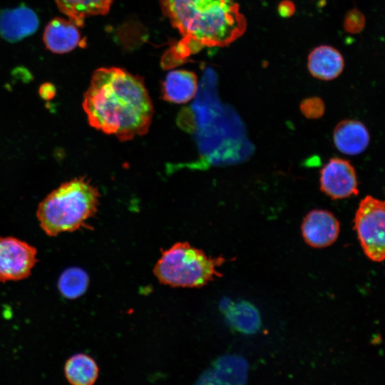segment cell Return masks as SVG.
Listing matches in <instances>:
<instances>
[{
	"instance_id": "1",
	"label": "cell",
	"mask_w": 385,
	"mask_h": 385,
	"mask_svg": "<svg viewBox=\"0 0 385 385\" xmlns=\"http://www.w3.org/2000/svg\"><path fill=\"white\" fill-rule=\"evenodd\" d=\"M83 108L93 128L122 141L145 134L153 115L143 79L117 67L93 72Z\"/></svg>"
},
{
	"instance_id": "2",
	"label": "cell",
	"mask_w": 385,
	"mask_h": 385,
	"mask_svg": "<svg viewBox=\"0 0 385 385\" xmlns=\"http://www.w3.org/2000/svg\"><path fill=\"white\" fill-rule=\"evenodd\" d=\"M160 4L182 36L168 51L175 61L205 47L227 46L246 30V19L235 0H160Z\"/></svg>"
},
{
	"instance_id": "3",
	"label": "cell",
	"mask_w": 385,
	"mask_h": 385,
	"mask_svg": "<svg viewBox=\"0 0 385 385\" xmlns=\"http://www.w3.org/2000/svg\"><path fill=\"white\" fill-rule=\"evenodd\" d=\"M98 199V190L83 178L64 183L39 204L40 226L49 236L76 230L95 214Z\"/></svg>"
},
{
	"instance_id": "4",
	"label": "cell",
	"mask_w": 385,
	"mask_h": 385,
	"mask_svg": "<svg viewBox=\"0 0 385 385\" xmlns=\"http://www.w3.org/2000/svg\"><path fill=\"white\" fill-rule=\"evenodd\" d=\"M227 259L212 257L187 242H177L162 252L153 273L158 281L173 287H202L220 277Z\"/></svg>"
},
{
	"instance_id": "5",
	"label": "cell",
	"mask_w": 385,
	"mask_h": 385,
	"mask_svg": "<svg viewBox=\"0 0 385 385\" xmlns=\"http://www.w3.org/2000/svg\"><path fill=\"white\" fill-rule=\"evenodd\" d=\"M384 202L371 195L362 199L354 219V229L365 255L380 262L385 254Z\"/></svg>"
},
{
	"instance_id": "6",
	"label": "cell",
	"mask_w": 385,
	"mask_h": 385,
	"mask_svg": "<svg viewBox=\"0 0 385 385\" xmlns=\"http://www.w3.org/2000/svg\"><path fill=\"white\" fill-rule=\"evenodd\" d=\"M36 249L12 237H0V282L19 281L28 277L35 266Z\"/></svg>"
},
{
	"instance_id": "7",
	"label": "cell",
	"mask_w": 385,
	"mask_h": 385,
	"mask_svg": "<svg viewBox=\"0 0 385 385\" xmlns=\"http://www.w3.org/2000/svg\"><path fill=\"white\" fill-rule=\"evenodd\" d=\"M320 189L332 199H344L359 193L354 166L343 158H331L320 170Z\"/></svg>"
},
{
	"instance_id": "8",
	"label": "cell",
	"mask_w": 385,
	"mask_h": 385,
	"mask_svg": "<svg viewBox=\"0 0 385 385\" xmlns=\"http://www.w3.org/2000/svg\"><path fill=\"white\" fill-rule=\"evenodd\" d=\"M302 235L305 242L315 248H322L333 244L340 232V225L332 212L315 209L304 217Z\"/></svg>"
},
{
	"instance_id": "9",
	"label": "cell",
	"mask_w": 385,
	"mask_h": 385,
	"mask_svg": "<svg viewBox=\"0 0 385 385\" xmlns=\"http://www.w3.org/2000/svg\"><path fill=\"white\" fill-rule=\"evenodd\" d=\"M38 24L36 14L25 6L0 12V36L9 42H16L32 35Z\"/></svg>"
},
{
	"instance_id": "10",
	"label": "cell",
	"mask_w": 385,
	"mask_h": 385,
	"mask_svg": "<svg viewBox=\"0 0 385 385\" xmlns=\"http://www.w3.org/2000/svg\"><path fill=\"white\" fill-rule=\"evenodd\" d=\"M336 148L342 153L356 155L368 147L370 135L366 127L360 121L346 119L335 127L333 134Z\"/></svg>"
},
{
	"instance_id": "11",
	"label": "cell",
	"mask_w": 385,
	"mask_h": 385,
	"mask_svg": "<svg viewBox=\"0 0 385 385\" xmlns=\"http://www.w3.org/2000/svg\"><path fill=\"white\" fill-rule=\"evenodd\" d=\"M78 26L70 20L55 18L43 32V39L46 48L55 53H65L73 50L81 40Z\"/></svg>"
},
{
	"instance_id": "12",
	"label": "cell",
	"mask_w": 385,
	"mask_h": 385,
	"mask_svg": "<svg viewBox=\"0 0 385 385\" xmlns=\"http://www.w3.org/2000/svg\"><path fill=\"white\" fill-rule=\"evenodd\" d=\"M344 67L342 53L335 48L322 45L314 48L308 56L307 68L312 76L323 81L337 78Z\"/></svg>"
},
{
	"instance_id": "13",
	"label": "cell",
	"mask_w": 385,
	"mask_h": 385,
	"mask_svg": "<svg viewBox=\"0 0 385 385\" xmlns=\"http://www.w3.org/2000/svg\"><path fill=\"white\" fill-rule=\"evenodd\" d=\"M197 90L196 75L186 70L170 71L163 83V98L174 103H185L192 99Z\"/></svg>"
},
{
	"instance_id": "14",
	"label": "cell",
	"mask_w": 385,
	"mask_h": 385,
	"mask_svg": "<svg viewBox=\"0 0 385 385\" xmlns=\"http://www.w3.org/2000/svg\"><path fill=\"white\" fill-rule=\"evenodd\" d=\"M113 0H54L58 9L77 26H83L86 18L104 15Z\"/></svg>"
},
{
	"instance_id": "15",
	"label": "cell",
	"mask_w": 385,
	"mask_h": 385,
	"mask_svg": "<svg viewBox=\"0 0 385 385\" xmlns=\"http://www.w3.org/2000/svg\"><path fill=\"white\" fill-rule=\"evenodd\" d=\"M98 367L95 360L85 354L70 357L64 366L65 376L73 385H91L98 376Z\"/></svg>"
},
{
	"instance_id": "16",
	"label": "cell",
	"mask_w": 385,
	"mask_h": 385,
	"mask_svg": "<svg viewBox=\"0 0 385 385\" xmlns=\"http://www.w3.org/2000/svg\"><path fill=\"white\" fill-rule=\"evenodd\" d=\"M226 318L232 328L247 334L255 332L260 324L257 309L247 302L230 306L226 312Z\"/></svg>"
},
{
	"instance_id": "17",
	"label": "cell",
	"mask_w": 385,
	"mask_h": 385,
	"mask_svg": "<svg viewBox=\"0 0 385 385\" xmlns=\"http://www.w3.org/2000/svg\"><path fill=\"white\" fill-rule=\"evenodd\" d=\"M88 283L89 277L84 270L78 267H71L61 274L58 287L63 297L76 299L85 293Z\"/></svg>"
},
{
	"instance_id": "18",
	"label": "cell",
	"mask_w": 385,
	"mask_h": 385,
	"mask_svg": "<svg viewBox=\"0 0 385 385\" xmlns=\"http://www.w3.org/2000/svg\"><path fill=\"white\" fill-rule=\"evenodd\" d=\"M302 115L308 119H318L323 116L325 105L319 97H309L304 99L299 105Z\"/></svg>"
},
{
	"instance_id": "19",
	"label": "cell",
	"mask_w": 385,
	"mask_h": 385,
	"mask_svg": "<svg viewBox=\"0 0 385 385\" xmlns=\"http://www.w3.org/2000/svg\"><path fill=\"white\" fill-rule=\"evenodd\" d=\"M365 26V17L357 9L350 10L345 16L344 26L346 31L351 34L361 32Z\"/></svg>"
},
{
	"instance_id": "20",
	"label": "cell",
	"mask_w": 385,
	"mask_h": 385,
	"mask_svg": "<svg viewBox=\"0 0 385 385\" xmlns=\"http://www.w3.org/2000/svg\"><path fill=\"white\" fill-rule=\"evenodd\" d=\"M277 11L282 17H290L295 12V6L294 3L289 0H283L279 4Z\"/></svg>"
},
{
	"instance_id": "21",
	"label": "cell",
	"mask_w": 385,
	"mask_h": 385,
	"mask_svg": "<svg viewBox=\"0 0 385 385\" xmlns=\"http://www.w3.org/2000/svg\"><path fill=\"white\" fill-rule=\"evenodd\" d=\"M49 84H46V88L45 86V85L42 86V88L45 91H46V92H43V93H41V94L42 95V97L43 98H49L50 96L49 95H51V96L52 97L54 94V92H53V88L51 87V88L48 87Z\"/></svg>"
}]
</instances>
